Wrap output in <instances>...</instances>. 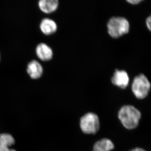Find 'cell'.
<instances>
[{"instance_id": "30bf717a", "label": "cell", "mask_w": 151, "mask_h": 151, "mask_svg": "<svg viewBox=\"0 0 151 151\" xmlns=\"http://www.w3.org/2000/svg\"><path fill=\"white\" fill-rule=\"evenodd\" d=\"M14 143L13 137L10 134L5 133L0 134V151H16L9 148Z\"/></svg>"}, {"instance_id": "5bb4252c", "label": "cell", "mask_w": 151, "mask_h": 151, "mask_svg": "<svg viewBox=\"0 0 151 151\" xmlns=\"http://www.w3.org/2000/svg\"><path fill=\"white\" fill-rule=\"evenodd\" d=\"M130 151H146L142 149L139 148H137L133 149L132 150Z\"/></svg>"}, {"instance_id": "9c48e42d", "label": "cell", "mask_w": 151, "mask_h": 151, "mask_svg": "<svg viewBox=\"0 0 151 151\" xmlns=\"http://www.w3.org/2000/svg\"><path fill=\"white\" fill-rule=\"evenodd\" d=\"M38 7L44 14H49L54 13L59 6L58 0H40L37 3Z\"/></svg>"}, {"instance_id": "4fadbf2b", "label": "cell", "mask_w": 151, "mask_h": 151, "mask_svg": "<svg viewBox=\"0 0 151 151\" xmlns=\"http://www.w3.org/2000/svg\"><path fill=\"white\" fill-rule=\"evenodd\" d=\"M127 1L132 4L136 5L139 4L142 1H141V0H129V1Z\"/></svg>"}, {"instance_id": "6da1fadb", "label": "cell", "mask_w": 151, "mask_h": 151, "mask_svg": "<svg viewBox=\"0 0 151 151\" xmlns=\"http://www.w3.org/2000/svg\"><path fill=\"white\" fill-rule=\"evenodd\" d=\"M141 117L139 111L131 105L123 106L119 113V119L124 127L128 129L137 128Z\"/></svg>"}, {"instance_id": "7a4b0ae2", "label": "cell", "mask_w": 151, "mask_h": 151, "mask_svg": "<svg viewBox=\"0 0 151 151\" xmlns=\"http://www.w3.org/2000/svg\"><path fill=\"white\" fill-rule=\"evenodd\" d=\"M108 32L111 37L117 38L129 32V22L122 17H113L108 23Z\"/></svg>"}, {"instance_id": "52a82bcc", "label": "cell", "mask_w": 151, "mask_h": 151, "mask_svg": "<svg viewBox=\"0 0 151 151\" xmlns=\"http://www.w3.org/2000/svg\"><path fill=\"white\" fill-rule=\"evenodd\" d=\"M39 29L42 33L45 36L54 34L58 29V25L54 20L49 18H44L41 20Z\"/></svg>"}, {"instance_id": "8fae6325", "label": "cell", "mask_w": 151, "mask_h": 151, "mask_svg": "<svg viewBox=\"0 0 151 151\" xmlns=\"http://www.w3.org/2000/svg\"><path fill=\"white\" fill-rule=\"evenodd\" d=\"M114 148L112 141L108 139H103L95 143L94 151H110Z\"/></svg>"}, {"instance_id": "7c38bea8", "label": "cell", "mask_w": 151, "mask_h": 151, "mask_svg": "<svg viewBox=\"0 0 151 151\" xmlns=\"http://www.w3.org/2000/svg\"><path fill=\"white\" fill-rule=\"evenodd\" d=\"M151 17H149L146 19V23L147 25V27L149 29V30L151 31Z\"/></svg>"}, {"instance_id": "9a60e30c", "label": "cell", "mask_w": 151, "mask_h": 151, "mask_svg": "<svg viewBox=\"0 0 151 151\" xmlns=\"http://www.w3.org/2000/svg\"><path fill=\"white\" fill-rule=\"evenodd\" d=\"M1 53H0V61H1Z\"/></svg>"}, {"instance_id": "8992f818", "label": "cell", "mask_w": 151, "mask_h": 151, "mask_svg": "<svg viewBox=\"0 0 151 151\" xmlns=\"http://www.w3.org/2000/svg\"><path fill=\"white\" fill-rule=\"evenodd\" d=\"M26 71L30 78L36 80L40 78L43 75L44 68L38 60L33 59L27 63Z\"/></svg>"}, {"instance_id": "5b68a950", "label": "cell", "mask_w": 151, "mask_h": 151, "mask_svg": "<svg viewBox=\"0 0 151 151\" xmlns=\"http://www.w3.org/2000/svg\"><path fill=\"white\" fill-rule=\"evenodd\" d=\"M35 52L37 58L43 62L50 61L53 56L52 49L45 42L38 44L35 47Z\"/></svg>"}, {"instance_id": "277c9868", "label": "cell", "mask_w": 151, "mask_h": 151, "mask_svg": "<svg viewBox=\"0 0 151 151\" xmlns=\"http://www.w3.org/2000/svg\"><path fill=\"white\" fill-rule=\"evenodd\" d=\"M80 127L82 132L86 134H95L100 128L98 116L94 113H89L81 117Z\"/></svg>"}, {"instance_id": "ba28073f", "label": "cell", "mask_w": 151, "mask_h": 151, "mask_svg": "<svg viewBox=\"0 0 151 151\" xmlns=\"http://www.w3.org/2000/svg\"><path fill=\"white\" fill-rule=\"evenodd\" d=\"M111 81L114 85L124 89L129 85V78L125 70H116L111 78Z\"/></svg>"}, {"instance_id": "3957f363", "label": "cell", "mask_w": 151, "mask_h": 151, "mask_svg": "<svg viewBox=\"0 0 151 151\" xmlns=\"http://www.w3.org/2000/svg\"><path fill=\"white\" fill-rule=\"evenodd\" d=\"M150 83L148 79L143 74L135 77L132 83V92L138 99L145 98L150 92Z\"/></svg>"}]
</instances>
